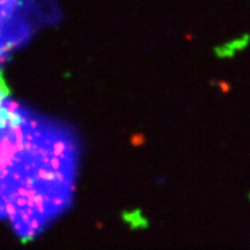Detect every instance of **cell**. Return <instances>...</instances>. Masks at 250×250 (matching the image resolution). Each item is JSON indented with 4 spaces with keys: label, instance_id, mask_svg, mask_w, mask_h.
I'll return each instance as SVG.
<instances>
[{
    "label": "cell",
    "instance_id": "6da1fadb",
    "mask_svg": "<svg viewBox=\"0 0 250 250\" xmlns=\"http://www.w3.org/2000/svg\"><path fill=\"white\" fill-rule=\"evenodd\" d=\"M80 154L73 129L15 101L0 83V220L22 241L71 206Z\"/></svg>",
    "mask_w": 250,
    "mask_h": 250
},
{
    "label": "cell",
    "instance_id": "7a4b0ae2",
    "mask_svg": "<svg viewBox=\"0 0 250 250\" xmlns=\"http://www.w3.org/2000/svg\"><path fill=\"white\" fill-rule=\"evenodd\" d=\"M46 19V7L35 0H0V72L9 56L26 44Z\"/></svg>",
    "mask_w": 250,
    "mask_h": 250
}]
</instances>
